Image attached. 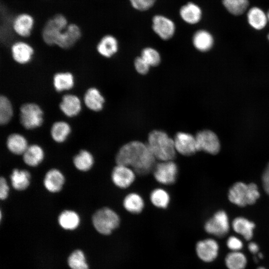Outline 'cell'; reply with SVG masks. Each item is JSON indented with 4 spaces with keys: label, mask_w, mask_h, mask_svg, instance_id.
<instances>
[{
    "label": "cell",
    "mask_w": 269,
    "mask_h": 269,
    "mask_svg": "<svg viewBox=\"0 0 269 269\" xmlns=\"http://www.w3.org/2000/svg\"><path fill=\"white\" fill-rule=\"evenodd\" d=\"M156 158L147 143L133 140L124 144L116 155L117 164L127 166L136 174L146 175L153 170Z\"/></svg>",
    "instance_id": "cell-1"
},
{
    "label": "cell",
    "mask_w": 269,
    "mask_h": 269,
    "mask_svg": "<svg viewBox=\"0 0 269 269\" xmlns=\"http://www.w3.org/2000/svg\"><path fill=\"white\" fill-rule=\"evenodd\" d=\"M156 159L160 161L173 160L177 153L173 138L161 130H153L146 143Z\"/></svg>",
    "instance_id": "cell-2"
},
{
    "label": "cell",
    "mask_w": 269,
    "mask_h": 269,
    "mask_svg": "<svg viewBox=\"0 0 269 269\" xmlns=\"http://www.w3.org/2000/svg\"><path fill=\"white\" fill-rule=\"evenodd\" d=\"M259 197L258 187L253 183L246 184L241 182H236L228 193L229 200L240 207L253 204Z\"/></svg>",
    "instance_id": "cell-3"
},
{
    "label": "cell",
    "mask_w": 269,
    "mask_h": 269,
    "mask_svg": "<svg viewBox=\"0 0 269 269\" xmlns=\"http://www.w3.org/2000/svg\"><path fill=\"white\" fill-rule=\"evenodd\" d=\"M120 218L113 210L104 207L93 215L92 222L96 230L100 233L108 235L120 225Z\"/></svg>",
    "instance_id": "cell-4"
},
{
    "label": "cell",
    "mask_w": 269,
    "mask_h": 269,
    "mask_svg": "<svg viewBox=\"0 0 269 269\" xmlns=\"http://www.w3.org/2000/svg\"><path fill=\"white\" fill-rule=\"evenodd\" d=\"M19 119L22 126L27 130L40 127L43 122V112L40 106L33 102H27L19 108Z\"/></svg>",
    "instance_id": "cell-5"
},
{
    "label": "cell",
    "mask_w": 269,
    "mask_h": 269,
    "mask_svg": "<svg viewBox=\"0 0 269 269\" xmlns=\"http://www.w3.org/2000/svg\"><path fill=\"white\" fill-rule=\"evenodd\" d=\"M68 24L66 17L61 14H57L49 19L42 31L44 42L48 45H55L60 34Z\"/></svg>",
    "instance_id": "cell-6"
},
{
    "label": "cell",
    "mask_w": 269,
    "mask_h": 269,
    "mask_svg": "<svg viewBox=\"0 0 269 269\" xmlns=\"http://www.w3.org/2000/svg\"><path fill=\"white\" fill-rule=\"evenodd\" d=\"M153 171L156 181L165 185L174 184L178 173L177 165L173 160L160 161L156 163Z\"/></svg>",
    "instance_id": "cell-7"
},
{
    "label": "cell",
    "mask_w": 269,
    "mask_h": 269,
    "mask_svg": "<svg viewBox=\"0 0 269 269\" xmlns=\"http://www.w3.org/2000/svg\"><path fill=\"white\" fill-rule=\"evenodd\" d=\"M204 229L207 233L216 237L225 236L229 230V220L226 212L221 210L215 213L206 222Z\"/></svg>",
    "instance_id": "cell-8"
},
{
    "label": "cell",
    "mask_w": 269,
    "mask_h": 269,
    "mask_svg": "<svg viewBox=\"0 0 269 269\" xmlns=\"http://www.w3.org/2000/svg\"><path fill=\"white\" fill-rule=\"evenodd\" d=\"M195 136L198 151L202 150L211 154H216L219 151V140L214 132L203 130L198 132Z\"/></svg>",
    "instance_id": "cell-9"
},
{
    "label": "cell",
    "mask_w": 269,
    "mask_h": 269,
    "mask_svg": "<svg viewBox=\"0 0 269 269\" xmlns=\"http://www.w3.org/2000/svg\"><path fill=\"white\" fill-rule=\"evenodd\" d=\"M173 139L177 153L189 156L198 151L195 136L190 133L179 132Z\"/></svg>",
    "instance_id": "cell-10"
},
{
    "label": "cell",
    "mask_w": 269,
    "mask_h": 269,
    "mask_svg": "<svg viewBox=\"0 0 269 269\" xmlns=\"http://www.w3.org/2000/svg\"><path fill=\"white\" fill-rule=\"evenodd\" d=\"M135 174L134 171L130 167L117 164L112 170L111 179L116 186L121 189H126L134 181Z\"/></svg>",
    "instance_id": "cell-11"
},
{
    "label": "cell",
    "mask_w": 269,
    "mask_h": 269,
    "mask_svg": "<svg viewBox=\"0 0 269 269\" xmlns=\"http://www.w3.org/2000/svg\"><path fill=\"white\" fill-rule=\"evenodd\" d=\"M219 245L213 239H206L198 241L195 246L197 257L202 261L210 263L217 257L219 252Z\"/></svg>",
    "instance_id": "cell-12"
},
{
    "label": "cell",
    "mask_w": 269,
    "mask_h": 269,
    "mask_svg": "<svg viewBox=\"0 0 269 269\" xmlns=\"http://www.w3.org/2000/svg\"><path fill=\"white\" fill-rule=\"evenodd\" d=\"M152 28L154 32L163 40H168L172 38L175 31L174 22L162 15H156L153 17Z\"/></svg>",
    "instance_id": "cell-13"
},
{
    "label": "cell",
    "mask_w": 269,
    "mask_h": 269,
    "mask_svg": "<svg viewBox=\"0 0 269 269\" xmlns=\"http://www.w3.org/2000/svg\"><path fill=\"white\" fill-rule=\"evenodd\" d=\"M81 30L76 24H69L67 27L60 34L55 45L62 49H68L80 39Z\"/></svg>",
    "instance_id": "cell-14"
},
{
    "label": "cell",
    "mask_w": 269,
    "mask_h": 269,
    "mask_svg": "<svg viewBox=\"0 0 269 269\" xmlns=\"http://www.w3.org/2000/svg\"><path fill=\"white\" fill-rule=\"evenodd\" d=\"M12 57L19 64L24 65L30 62L34 54V49L28 43L18 41L10 47Z\"/></svg>",
    "instance_id": "cell-15"
},
{
    "label": "cell",
    "mask_w": 269,
    "mask_h": 269,
    "mask_svg": "<svg viewBox=\"0 0 269 269\" xmlns=\"http://www.w3.org/2000/svg\"><path fill=\"white\" fill-rule=\"evenodd\" d=\"M34 24L32 15L22 13L18 14L13 19L12 26L14 32L22 37H27L31 33Z\"/></svg>",
    "instance_id": "cell-16"
},
{
    "label": "cell",
    "mask_w": 269,
    "mask_h": 269,
    "mask_svg": "<svg viewBox=\"0 0 269 269\" xmlns=\"http://www.w3.org/2000/svg\"><path fill=\"white\" fill-rule=\"evenodd\" d=\"M59 107L66 116L70 118L77 116L82 109L81 101L78 96L73 94H66L62 97Z\"/></svg>",
    "instance_id": "cell-17"
},
{
    "label": "cell",
    "mask_w": 269,
    "mask_h": 269,
    "mask_svg": "<svg viewBox=\"0 0 269 269\" xmlns=\"http://www.w3.org/2000/svg\"><path fill=\"white\" fill-rule=\"evenodd\" d=\"M85 106L89 110L100 112L103 109L105 100L100 91L96 87H90L85 91L83 96Z\"/></svg>",
    "instance_id": "cell-18"
},
{
    "label": "cell",
    "mask_w": 269,
    "mask_h": 269,
    "mask_svg": "<svg viewBox=\"0 0 269 269\" xmlns=\"http://www.w3.org/2000/svg\"><path fill=\"white\" fill-rule=\"evenodd\" d=\"M64 182L65 178L62 172L57 169H51L45 174L43 184L48 191L55 193L61 190Z\"/></svg>",
    "instance_id": "cell-19"
},
{
    "label": "cell",
    "mask_w": 269,
    "mask_h": 269,
    "mask_svg": "<svg viewBox=\"0 0 269 269\" xmlns=\"http://www.w3.org/2000/svg\"><path fill=\"white\" fill-rule=\"evenodd\" d=\"M247 18L249 25L256 30L263 29L268 22L267 13L261 8L256 6L248 9Z\"/></svg>",
    "instance_id": "cell-20"
},
{
    "label": "cell",
    "mask_w": 269,
    "mask_h": 269,
    "mask_svg": "<svg viewBox=\"0 0 269 269\" xmlns=\"http://www.w3.org/2000/svg\"><path fill=\"white\" fill-rule=\"evenodd\" d=\"M181 18L186 23L195 24L202 18V11L199 5L189 2L183 5L179 11Z\"/></svg>",
    "instance_id": "cell-21"
},
{
    "label": "cell",
    "mask_w": 269,
    "mask_h": 269,
    "mask_svg": "<svg viewBox=\"0 0 269 269\" xmlns=\"http://www.w3.org/2000/svg\"><path fill=\"white\" fill-rule=\"evenodd\" d=\"M96 49L101 56L110 58L118 51V42L114 36L106 35L100 39L97 45Z\"/></svg>",
    "instance_id": "cell-22"
},
{
    "label": "cell",
    "mask_w": 269,
    "mask_h": 269,
    "mask_svg": "<svg viewBox=\"0 0 269 269\" xmlns=\"http://www.w3.org/2000/svg\"><path fill=\"white\" fill-rule=\"evenodd\" d=\"M53 86L58 92L68 91L74 85V77L70 72H58L53 76Z\"/></svg>",
    "instance_id": "cell-23"
},
{
    "label": "cell",
    "mask_w": 269,
    "mask_h": 269,
    "mask_svg": "<svg viewBox=\"0 0 269 269\" xmlns=\"http://www.w3.org/2000/svg\"><path fill=\"white\" fill-rule=\"evenodd\" d=\"M123 204L127 211L134 214L140 213L144 207L143 198L139 194L134 192L127 194L123 200Z\"/></svg>",
    "instance_id": "cell-24"
},
{
    "label": "cell",
    "mask_w": 269,
    "mask_h": 269,
    "mask_svg": "<svg viewBox=\"0 0 269 269\" xmlns=\"http://www.w3.org/2000/svg\"><path fill=\"white\" fill-rule=\"evenodd\" d=\"M213 42L212 35L206 30H199L193 36V44L195 48L200 51L205 52L210 50Z\"/></svg>",
    "instance_id": "cell-25"
},
{
    "label": "cell",
    "mask_w": 269,
    "mask_h": 269,
    "mask_svg": "<svg viewBox=\"0 0 269 269\" xmlns=\"http://www.w3.org/2000/svg\"><path fill=\"white\" fill-rule=\"evenodd\" d=\"M255 226L253 222L241 217L236 218L232 222L234 231L241 235L246 240H250L252 238Z\"/></svg>",
    "instance_id": "cell-26"
},
{
    "label": "cell",
    "mask_w": 269,
    "mask_h": 269,
    "mask_svg": "<svg viewBox=\"0 0 269 269\" xmlns=\"http://www.w3.org/2000/svg\"><path fill=\"white\" fill-rule=\"evenodd\" d=\"M44 156L43 149L38 145L32 144L28 146L23 154V159L27 165L36 166L42 162Z\"/></svg>",
    "instance_id": "cell-27"
},
{
    "label": "cell",
    "mask_w": 269,
    "mask_h": 269,
    "mask_svg": "<svg viewBox=\"0 0 269 269\" xmlns=\"http://www.w3.org/2000/svg\"><path fill=\"white\" fill-rule=\"evenodd\" d=\"M8 150L15 154H23L28 147L26 138L21 134L14 133L8 136L6 140Z\"/></svg>",
    "instance_id": "cell-28"
},
{
    "label": "cell",
    "mask_w": 269,
    "mask_h": 269,
    "mask_svg": "<svg viewBox=\"0 0 269 269\" xmlns=\"http://www.w3.org/2000/svg\"><path fill=\"white\" fill-rule=\"evenodd\" d=\"M13 187L17 190H23L29 185L30 175L25 170L14 169L10 177Z\"/></svg>",
    "instance_id": "cell-29"
},
{
    "label": "cell",
    "mask_w": 269,
    "mask_h": 269,
    "mask_svg": "<svg viewBox=\"0 0 269 269\" xmlns=\"http://www.w3.org/2000/svg\"><path fill=\"white\" fill-rule=\"evenodd\" d=\"M71 127L65 121L55 122L52 126L50 131L53 140L58 142L64 141L71 133Z\"/></svg>",
    "instance_id": "cell-30"
},
{
    "label": "cell",
    "mask_w": 269,
    "mask_h": 269,
    "mask_svg": "<svg viewBox=\"0 0 269 269\" xmlns=\"http://www.w3.org/2000/svg\"><path fill=\"white\" fill-rule=\"evenodd\" d=\"M58 222L63 228L66 230H73L78 226L80 218L75 212L72 210H65L60 214Z\"/></svg>",
    "instance_id": "cell-31"
},
{
    "label": "cell",
    "mask_w": 269,
    "mask_h": 269,
    "mask_svg": "<svg viewBox=\"0 0 269 269\" xmlns=\"http://www.w3.org/2000/svg\"><path fill=\"white\" fill-rule=\"evenodd\" d=\"M149 198L153 206L163 209L168 207L170 201L169 193L160 188L153 190L150 194Z\"/></svg>",
    "instance_id": "cell-32"
},
{
    "label": "cell",
    "mask_w": 269,
    "mask_h": 269,
    "mask_svg": "<svg viewBox=\"0 0 269 269\" xmlns=\"http://www.w3.org/2000/svg\"><path fill=\"white\" fill-rule=\"evenodd\" d=\"M73 163L77 169L86 171L92 167L94 158L90 152L86 150H82L74 157Z\"/></svg>",
    "instance_id": "cell-33"
},
{
    "label": "cell",
    "mask_w": 269,
    "mask_h": 269,
    "mask_svg": "<svg viewBox=\"0 0 269 269\" xmlns=\"http://www.w3.org/2000/svg\"><path fill=\"white\" fill-rule=\"evenodd\" d=\"M247 263L246 257L239 251H232L225 258V264L228 269H244Z\"/></svg>",
    "instance_id": "cell-34"
},
{
    "label": "cell",
    "mask_w": 269,
    "mask_h": 269,
    "mask_svg": "<svg viewBox=\"0 0 269 269\" xmlns=\"http://www.w3.org/2000/svg\"><path fill=\"white\" fill-rule=\"evenodd\" d=\"M222 2L226 9L235 16L243 14L249 5L248 0H222Z\"/></svg>",
    "instance_id": "cell-35"
},
{
    "label": "cell",
    "mask_w": 269,
    "mask_h": 269,
    "mask_svg": "<svg viewBox=\"0 0 269 269\" xmlns=\"http://www.w3.org/2000/svg\"><path fill=\"white\" fill-rule=\"evenodd\" d=\"M13 115V108L11 101L5 95L0 97V123L6 125L11 120Z\"/></svg>",
    "instance_id": "cell-36"
},
{
    "label": "cell",
    "mask_w": 269,
    "mask_h": 269,
    "mask_svg": "<svg viewBox=\"0 0 269 269\" xmlns=\"http://www.w3.org/2000/svg\"><path fill=\"white\" fill-rule=\"evenodd\" d=\"M68 262L72 269H88L84 255L80 250L73 252L69 256Z\"/></svg>",
    "instance_id": "cell-37"
},
{
    "label": "cell",
    "mask_w": 269,
    "mask_h": 269,
    "mask_svg": "<svg viewBox=\"0 0 269 269\" xmlns=\"http://www.w3.org/2000/svg\"><path fill=\"white\" fill-rule=\"evenodd\" d=\"M140 56L150 66H156L161 61L159 53L152 47H146L143 49Z\"/></svg>",
    "instance_id": "cell-38"
},
{
    "label": "cell",
    "mask_w": 269,
    "mask_h": 269,
    "mask_svg": "<svg viewBox=\"0 0 269 269\" xmlns=\"http://www.w3.org/2000/svg\"><path fill=\"white\" fill-rule=\"evenodd\" d=\"M132 6L135 9L144 11L150 8L154 4L155 0H129Z\"/></svg>",
    "instance_id": "cell-39"
},
{
    "label": "cell",
    "mask_w": 269,
    "mask_h": 269,
    "mask_svg": "<svg viewBox=\"0 0 269 269\" xmlns=\"http://www.w3.org/2000/svg\"><path fill=\"white\" fill-rule=\"evenodd\" d=\"M134 66L137 72L142 75L147 74L150 67L140 56L135 58L134 61Z\"/></svg>",
    "instance_id": "cell-40"
},
{
    "label": "cell",
    "mask_w": 269,
    "mask_h": 269,
    "mask_svg": "<svg viewBox=\"0 0 269 269\" xmlns=\"http://www.w3.org/2000/svg\"><path fill=\"white\" fill-rule=\"evenodd\" d=\"M227 246L232 251H239L243 246L242 241L235 236L230 237L227 241Z\"/></svg>",
    "instance_id": "cell-41"
},
{
    "label": "cell",
    "mask_w": 269,
    "mask_h": 269,
    "mask_svg": "<svg viewBox=\"0 0 269 269\" xmlns=\"http://www.w3.org/2000/svg\"><path fill=\"white\" fill-rule=\"evenodd\" d=\"M9 187L5 179L1 177L0 179V198L1 200H5L8 196Z\"/></svg>",
    "instance_id": "cell-42"
},
{
    "label": "cell",
    "mask_w": 269,
    "mask_h": 269,
    "mask_svg": "<svg viewBox=\"0 0 269 269\" xmlns=\"http://www.w3.org/2000/svg\"><path fill=\"white\" fill-rule=\"evenodd\" d=\"M262 181L265 191L269 194V163L263 173Z\"/></svg>",
    "instance_id": "cell-43"
},
{
    "label": "cell",
    "mask_w": 269,
    "mask_h": 269,
    "mask_svg": "<svg viewBox=\"0 0 269 269\" xmlns=\"http://www.w3.org/2000/svg\"><path fill=\"white\" fill-rule=\"evenodd\" d=\"M248 248L250 252L253 254L258 253L259 248L258 245L255 242H251L249 243Z\"/></svg>",
    "instance_id": "cell-44"
},
{
    "label": "cell",
    "mask_w": 269,
    "mask_h": 269,
    "mask_svg": "<svg viewBox=\"0 0 269 269\" xmlns=\"http://www.w3.org/2000/svg\"><path fill=\"white\" fill-rule=\"evenodd\" d=\"M267 16H268V22H269V9L267 12Z\"/></svg>",
    "instance_id": "cell-45"
},
{
    "label": "cell",
    "mask_w": 269,
    "mask_h": 269,
    "mask_svg": "<svg viewBox=\"0 0 269 269\" xmlns=\"http://www.w3.org/2000/svg\"><path fill=\"white\" fill-rule=\"evenodd\" d=\"M258 257L260 258H262L263 256V255L261 254V253H259V255H258Z\"/></svg>",
    "instance_id": "cell-46"
},
{
    "label": "cell",
    "mask_w": 269,
    "mask_h": 269,
    "mask_svg": "<svg viewBox=\"0 0 269 269\" xmlns=\"http://www.w3.org/2000/svg\"><path fill=\"white\" fill-rule=\"evenodd\" d=\"M257 269H266L264 267H261L258 268Z\"/></svg>",
    "instance_id": "cell-47"
},
{
    "label": "cell",
    "mask_w": 269,
    "mask_h": 269,
    "mask_svg": "<svg viewBox=\"0 0 269 269\" xmlns=\"http://www.w3.org/2000/svg\"><path fill=\"white\" fill-rule=\"evenodd\" d=\"M268 39H269V34H268Z\"/></svg>",
    "instance_id": "cell-48"
}]
</instances>
